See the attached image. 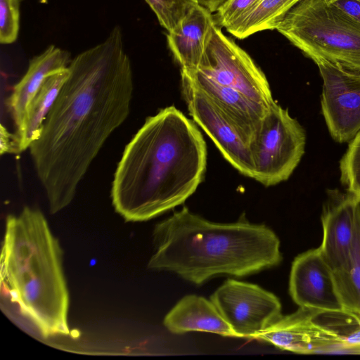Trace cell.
<instances>
[{
  "label": "cell",
  "mask_w": 360,
  "mask_h": 360,
  "mask_svg": "<svg viewBox=\"0 0 360 360\" xmlns=\"http://www.w3.org/2000/svg\"><path fill=\"white\" fill-rule=\"evenodd\" d=\"M352 20L360 24V0H326Z\"/></svg>",
  "instance_id": "484cf974"
},
{
  "label": "cell",
  "mask_w": 360,
  "mask_h": 360,
  "mask_svg": "<svg viewBox=\"0 0 360 360\" xmlns=\"http://www.w3.org/2000/svg\"><path fill=\"white\" fill-rule=\"evenodd\" d=\"M155 14L160 24L171 31L196 4L194 0H144Z\"/></svg>",
  "instance_id": "603a6c76"
},
{
  "label": "cell",
  "mask_w": 360,
  "mask_h": 360,
  "mask_svg": "<svg viewBox=\"0 0 360 360\" xmlns=\"http://www.w3.org/2000/svg\"><path fill=\"white\" fill-rule=\"evenodd\" d=\"M318 311L300 307L295 312L281 316L259 333L255 340L299 354H311L342 349L338 335L315 320Z\"/></svg>",
  "instance_id": "7c38bea8"
},
{
  "label": "cell",
  "mask_w": 360,
  "mask_h": 360,
  "mask_svg": "<svg viewBox=\"0 0 360 360\" xmlns=\"http://www.w3.org/2000/svg\"><path fill=\"white\" fill-rule=\"evenodd\" d=\"M207 148L195 122L174 106L148 117L127 145L112 183L127 221L155 217L185 202L202 182Z\"/></svg>",
  "instance_id": "7a4b0ae2"
},
{
  "label": "cell",
  "mask_w": 360,
  "mask_h": 360,
  "mask_svg": "<svg viewBox=\"0 0 360 360\" xmlns=\"http://www.w3.org/2000/svg\"><path fill=\"white\" fill-rule=\"evenodd\" d=\"M276 30L311 58L360 73V24L326 0H300Z\"/></svg>",
  "instance_id": "5b68a950"
},
{
  "label": "cell",
  "mask_w": 360,
  "mask_h": 360,
  "mask_svg": "<svg viewBox=\"0 0 360 360\" xmlns=\"http://www.w3.org/2000/svg\"><path fill=\"white\" fill-rule=\"evenodd\" d=\"M0 153L1 155L4 153H19L15 133H10L3 124H1L0 127Z\"/></svg>",
  "instance_id": "4316f807"
},
{
  "label": "cell",
  "mask_w": 360,
  "mask_h": 360,
  "mask_svg": "<svg viewBox=\"0 0 360 360\" xmlns=\"http://www.w3.org/2000/svg\"><path fill=\"white\" fill-rule=\"evenodd\" d=\"M1 281L11 301L41 336L70 334L61 250L39 210L26 207L7 217Z\"/></svg>",
  "instance_id": "277c9868"
},
{
  "label": "cell",
  "mask_w": 360,
  "mask_h": 360,
  "mask_svg": "<svg viewBox=\"0 0 360 360\" xmlns=\"http://www.w3.org/2000/svg\"><path fill=\"white\" fill-rule=\"evenodd\" d=\"M181 72L188 75L196 86L224 111L250 147L269 108L234 89L219 84L198 70Z\"/></svg>",
  "instance_id": "5bb4252c"
},
{
  "label": "cell",
  "mask_w": 360,
  "mask_h": 360,
  "mask_svg": "<svg viewBox=\"0 0 360 360\" xmlns=\"http://www.w3.org/2000/svg\"><path fill=\"white\" fill-rule=\"evenodd\" d=\"M198 70L268 108L275 103L263 72L250 55L226 36L217 24L212 27Z\"/></svg>",
  "instance_id": "52a82bcc"
},
{
  "label": "cell",
  "mask_w": 360,
  "mask_h": 360,
  "mask_svg": "<svg viewBox=\"0 0 360 360\" xmlns=\"http://www.w3.org/2000/svg\"><path fill=\"white\" fill-rule=\"evenodd\" d=\"M30 151L50 212L73 200L77 186L109 136L127 119L132 69L120 26L75 56Z\"/></svg>",
  "instance_id": "6da1fadb"
},
{
  "label": "cell",
  "mask_w": 360,
  "mask_h": 360,
  "mask_svg": "<svg viewBox=\"0 0 360 360\" xmlns=\"http://www.w3.org/2000/svg\"><path fill=\"white\" fill-rule=\"evenodd\" d=\"M20 0H0V41L13 43L18 38L20 27Z\"/></svg>",
  "instance_id": "cb8c5ba5"
},
{
  "label": "cell",
  "mask_w": 360,
  "mask_h": 360,
  "mask_svg": "<svg viewBox=\"0 0 360 360\" xmlns=\"http://www.w3.org/2000/svg\"><path fill=\"white\" fill-rule=\"evenodd\" d=\"M259 0H226L216 11L217 22L226 27L251 10Z\"/></svg>",
  "instance_id": "d4e9b609"
},
{
  "label": "cell",
  "mask_w": 360,
  "mask_h": 360,
  "mask_svg": "<svg viewBox=\"0 0 360 360\" xmlns=\"http://www.w3.org/2000/svg\"><path fill=\"white\" fill-rule=\"evenodd\" d=\"M289 292L300 307L320 311H344L333 271L319 248L296 257L292 264Z\"/></svg>",
  "instance_id": "8fae6325"
},
{
  "label": "cell",
  "mask_w": 360,
  "mask_h": 360,
  "mask_svg": "<svg viewBox=\"0 0 360 360\" xmlns=\"http://www.w3.org/2000/svg\"><path fill=\"white\" fill-rule=\"evenodd\" d=\"M69 75L68 67L48 76L28 103L20 126L15 129L19 153L39 137L44 123Z\"/></svg>",
  "instance_id": "ac0fdd59"
},
{
  "label": "cell",
  "mask_w": 360,
  "mask_h": 360,
  "mask_svg": "<svg viewBox=\"0 0 360 360\" xmlns=\"http://www.w3.org/2000/svg\"><path fill=\"white\" fill-rule=\"evenodd\" d=\"M300 0H259L248 13L226 27L240 39L264 30H276L288 12Z\"/></svg>",
  "instance_id": "ffe728a7"
},
{
  "label": "cell",
  "mask_w": 360,
  "mask_h": 360,
  "mask_svg": "<svg viewBox=\"0 0 360 360\" xmlns=\"http://www.w3.org/2000/svg\"><path fill=\"white\" fill-rule=\"evenodd\" d=\"M184 98L193 120L209 136L224 158L240 173L255 178L249 146L224 111L181 72Z\"/></svg>",
  "instance_id": "30bf717a"
},
{
  "label": "cell",
  "mask_w": 360,
  "mask_h": 360,
  "mask_svg": "<svg viewBox=\"0 0 360 360\" xmlns=\"http://www.w3.org/2000/svg\"><path fill=\"white\" fill-rule=\"evenodd\" d=\"M198 4L208 9L210 12H216L226 0H194Z\"/></svg>",
  "instance_id": "83f0119b"
},
{
  "label": "cell",
  "mask_w": 360,
  "mask_h": 360,
  "mask_svg": "<svg viewBox=\"0 0 360 360\" xmlns=\"http://www.w3.org/2000/svg\"><path fill=\"white\" fill-rule=\"evenodd\" d=\"M155 252L148 267L176 273L200 285L228 274L242 277L277 266L280 241L264 224L245 219L215 223L184 207L155 226Z\"/></svg>",
  "instance_id": "3957f363"
},
{
  "label": "cell",
  "mask_w": 360,
  "mask_h": 360,
  "mask_svg": "<svg viewBox=\"0 0 360 360\" xmlns=\"http://www.w3.org/2000/svg\"><path fill=\"white\" fill-rule=\"evenodd\" d=\"M315 320L333 331L342 343V349L360 352V317L347 311H319Z\"/></svg>",
  "instance_id": "44dd1931"
},
{
  "label": "cell",
  "mask_w": 360,
  "mask_h": 360,
  "mask_svg": "<svg viewBox=\"0 0 360 360\" xmlns=\"http://www.w3.org/2000/svg\"><path fill=\"white\" fill-rule=\"evenodd\" d=\"M215 24L212 12L196 4L168 32V46L181 70H198Z\"/></svg>",
  "instance_id": "9a60e30c"
},
{
  "label": "cell",
  "mask_w": 360,
  "mask_h": 360,
  "mask_svg": "<svg viewBox=\"0 0 360 360\" xmlns=\"http://www.w3.org/2000/svg\"><path fill=\"white\" fill-rule=\"evenodd\" d=\"M70 63V53L54 45L49 46L30 60L27 72L14 86L7 100L15 129L20 126L28 103L44 80L50 75L67 68Z\"/></svg>",
  "instance_id": "e0dca14e"
},
{
  "label": "cell",
  "mask_w": 360,
  "mask_h": 360,
  "mask_svg": "<svg viewBox=\"0 0 360 360\" xmlns=\"http://www.w3.org/2000/svg\"><path fill=\"white\" fill-rule=\"evenodd\" d=\"M340 171L341 184L360 203V130L349 141L340 161Z\"/></svg>",
  "instance_id": "7402d4cb"
},
{
  "label": "cell",
  "mask_w": 360,
  "mask_h": 360,
  "mask_svg": "<svg viewBox=\"0 0 360 360\" xmlns=\"http://www.w3.org/2000/svg\"><path fill=\"white\" fill-rule=\"evenodd\" d=\"M311 59L323 79L321 112L332 138L349 141L360 130V73L319 56Z\"/></svg>",
  "instance_id": "9c48e42d"
},
{
  "label": "cell",
  "mask_w": 360,
  "mask_h": 360,
  "mask_svg": "<svg viewBox=\"0 0 360 360\" xmlns=\"http://www.w3.org/2000/svg\"><path fill=\"white\" fill-rule=\"evenodd\" d=\"M210 300L239 338L255 339L281 316L278 298L257 285L227 279Z\"/></svg>",
  "instance_id": "ba28073f"
},
{
  "label": "cell",
  "mask_w": 360,
  "mask_h": 360,
  "mask_svg": "<svg viewBox=\"0 0 360 360\" xmlns=\"http://www.w3.org/2000/svg\"><path fill=\"white\" fill-rule=\"evenodd\" d=\"M305 144L303 127L275 101L250 146L254 179L266 186L286 181L300 163Z\"/></svg>",
  "instance_id": "8992f818"
},
{
  "label": "cell",
  "mask_w": 360,
  "mask_h": 360,
  "mask_svg": "<svg viewBox=\"0 0 360 360\" xmlns=\"http://www.w3.org/2000/svg\"><path fill=\"white\" fill-rule=\"evenodd\" d=\"M163 323L175 334L198 331L238 338L214 303L196 295L182 297L167 314Z\"/></svg>",
  "instance_id": "2e32d148"
},
{
  "label": "cell",
  "mask_w": 360,
  "mask_h": 360,
  "mask_svg": "<svg viewBox=\"0 0 360 360\" xmlns=\"http://www.w3.org/2000/svg\"><path fill=\"white\" fill-rule=\"evenodd\" d=\"M359 204L347 192L328 190L321 218L323 240L319 248L333 271L345 262L349 254Z\"/></svg>",
  "instance_id": "4fadbf2b"
},
{
  "label": "cell",
  "mask_w": 360,
  "mask_h": 360,
  "mask_svg": "<svg viewBox=\"0 0 360 360\" xmlns=\"http://www.w3.org/2000/svg\"><path fill=\"white\" fill-rule=\"evenodd\" d=\"M333 277L345 311L360 317V203L349 254L345 262L333 271Z\"/></svg>",
  "instance_id": "d6986e66"
}]
</instances>
